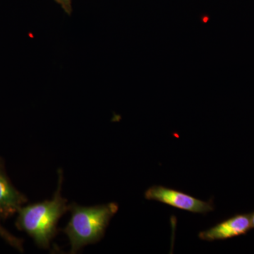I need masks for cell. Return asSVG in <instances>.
I'll return each instance as SVG.
<instances>
[{"mask_svg":"<svg viewBox=\"0 0 254 254\" xmlns=\"http://www.w3.org/2000/svg\"><path fill=\"white\" fill-rule=\"evenodd\" d=\"M58 184L53 198L21 207L18 211L16 226L26 232L39 248L48 250L58 235L60 219L68 211L67 200L62 195L63 172L58 170Z\"/></svg>","mask_w":254,"mask_h":254,"instance_id":"6da1fadb","label":"cell"},{"mask_svg":"<svg viewBox=\"0 0 254 254\" xmlns=\"http://www.w3.org/2000/svg\"><path fill=\"white\" fill-rule=\"evenodd\" d=\"M118 210V203L114 202L94 206L69 204L71 218L63 230L69 241V254L78 253L83 247L100 242Z\"/></svg>","mask_w":254,"mask_h":254,"instance_id":"7a4b0ae2","label":"cell"},{"mask_svg":"<svg viewBox=\"0 0 254 254\" xmlns=\"http://www.w3.org/2000/svg\"><path fill=\"white\" fill-rule=\"evenodd\" d=\"M144 197L145 199L155 200L192 213L205 215L215 210L213 200L204 201L180 190L160 185L148 188L145 191Z\"/></svg>","mask_w":254,"mask_h":254,"instance_id":"3957f363","label":"cell"},{"mask_svg":"<svg viewBox=\"0 0 254 254\" xmlns=\"http://www.w3.org/2000/svg\"><path fill=\"white\" fill-rule=\"evenodd\" d=\"M252 229L251 213L239 214L200 232L198 236L203 241L215 242L245 235Z\"/></svg>","mask_w":254,"mask_h":254,"instance_id":"277c9868","label":"cell"},{"mask_svg":"<svg viewBox=\"0 0 254 254\" xmlns=\"http://www.w3.org/2000/svg\"><path fill=\"white\" fill-rule=\"evenodd\" d=\"M27 198L11 183L0 162V218L6 219L18 213Z\"/></svg>","mask_w":254,"mask_h":254,"instance_id":"5b68a950","label":"cell"},{"mask_svg":"<svg viewBox=\"0 0 254 254\" xmlns=\"http://www.w3.org/2000/svg\"><path fill=\"white\" fill-rule=\"evenodd\" d=\"M0 236L2 237L10 245L16 248V250L20 251V252H23V241L21 239L13 236L7 230H5L1 225H0Z\"/></svg>","mask_w":254,"mask_h":254,"instance_id":"8992f818","label":"cell"},{"mask_svg":"<svg viewBox=\"0 0 254 254\" xmlns=\"http://www.w3.org/2000/svg\"><path fill=\"white\" fill-rule=\"evenodd\" d=\"M63 8L65 13L71 15L72 12V0H55Z\"/></svg>","mask_w":254,"mask_h":254,"instance_id":"52a82bcc","label":"cell"},{"mask_svg":"<svg viewBox=\"0 0 254 254\" xmlns=\"http://www.w3.org/2000/svg\"><path fill=\"white\" fill-rule=\"evenodd\" d=\"M251 221H252V228H254V213H251Z\"/></svg>","mask_w":254,"mask_h":254,"instance_id":"ba28073f","label":"cell"}]
</instances>
